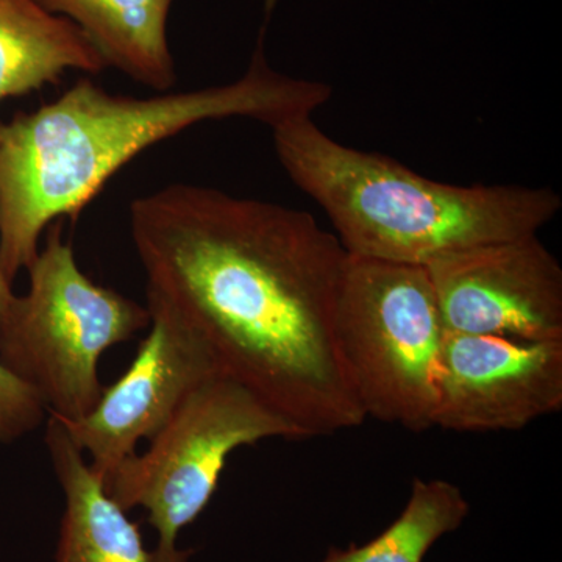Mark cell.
Listing matches in <instances>:
<instances>
[{"label": "cell", "instance_id": "obj_1", "mask_svg": "<svg viewBox=\"0 0 562 562\" xmlns=\"http://www.w3.org/2000/svg\"><path fill=\"white\" fill-rule=\"evenodd\" d=\"M147 294L210 347L221 373L303 439L364 424L339 344L347 251L312 214L173 183L131 203Z\"/></svg>", "mask_w": 562, "mask_h": 562}, {"label": "cell", "instance_id": "obj_12", "mask_svg": "<svg viewBox=\"0 0 562 562\" xmlns=\"http://www.w3.org/2000/svg\"><path fill=\"white\" fill-rule=\"evenodd\" d=\"M103 69L101 54L76 24L36 0H0V103L58 83L66 70Z\"/></svg>", "mask_w": 562, "mask_h": 562}, {"label": "cell", "instance_id": "obj_3", "mask_svg": "<svg viewBox=\"0 0 562 562\" xmlns=\"http://www.w3.org/2000/svg\"><path fill=\"white\" fill-rule=\"evenodd\" d=\"M292 183L324 210L350 257L427 266L446 255L538 235L560 214L552 188L442 183L346 146L313 117L272 128Z\"/></svg>", "mask_w": 562, "mask_h": 562}, {"label": "cell", "instance_id": "obj_15", "mask_svg": "<svg viewBox=\"0 0 562 562\" xmlns=\"http://www.w3.org/2000/svg\"><path fill=\"white\" fill-rule=\"evenodd\" d=\"M16 299L18 295L13 292V284L7 280L2 266H0V335L5 331L7 325H9Z\"/></svg>", "mask_w": 562, "mask_h": 562}, {"label": "cell", "instance_id": "obj_14", "mask_svg": "<svg viewBox=\"0 0 562 562\" xmlns=\"http://www.w3.org/2000/svg\"><path fill=\"white\" fill-rule=\"evenodd\" d=\"M49 412L38 392L0 360V443H13L46 424Z\"/></svg>", "mask_w": 562, "mask_h": 562}, {"label": "cell", "instance_id": "obj_6", "mask_svg": "<svg viewBox=\"0 0 562 562\" xmlns=\"http://www.w3.org/2000/svg\"><path fill=\"white\" fill-rule=\"evenodd\" d=\"M339 344L366 417L435 428L443 328L424 266L347 258Z\"/></svg>", "mask_w": 562, "mask_h": 562}, {"label": "cell", "instance_id": "obj_5", "mask_svg": "<svg viewBox=\"0 0 562 562\" xmlns=\"http://www.w3.org/2000/svg\"><path fill=\"white\" fill-rule=\"evenodd\" d=\"M268 439L297 441L303 435L241 383L214 373L103 487L125 512L146 509L157 531L151 562H188L192 552L179 549L181 531L205 512L228 458Z\"/></svg>", "mask_w": 562, "mask_h": 562}, {"label": "cell", "instance_id": "obj_9", "mask_svg": "<svg viewBox=\"0 0 562 562\" xmlns=\"http://www.w3.org/2000/svg\"><path fill=\"white\" fill-rule=\"evenodd\" d=\"M562 409V341L525 342L446 331L435 427L516 431Z\"/></svg>", "mask_w": 562, "mask_h": 562}, {"label": "cell", "instance_id": "obj_7", "mask_svg": "<svg viewBox=\"0 0 562 562\" xmlns=\"http://www.w3.org/2000/svg\"><path fill=\"white\" fill-rule=\"evenodd\" d=\"M424 268L446 331L562 341V268L538 235L457 251Z\"/></svg>", "mask_w": 562, "mask_h": 562}, {"label": "cell", "instance_id": "obj_13", "mask_svg": "<svg viewBox=\"0 0 562 562\" xmlns=\"http://www.w3.org/2000/svg\"><path fill=\"white\" fill-rule=\"evenodd\" d=\"M471 506L446 480H414L405 509L375 539L350 549H331L321 562H424L442 536L464 522Z\"/></svg>", "mask_w": 562, "mask_h": 562}, {"label": "cell", "instance_id": "obj_8", "mask_svg": "<svg viewBox=\"0 0 562 562\" xmlns=\"http://www.w3.org/2000/svg\"><path fill=\"white\" fill-rule=\"evenodd\" d=\"M149 333L116 383L87 416L63 422L99 479L150 441L199 384L220 373L210 347L168 303L147 294Z\"/></svg>", "mask_w": 562, "mask_h": 562}, {"label": "cell", "instance_id": "obj_2", "mask_svg": "<svg viewBox=\"0 0 562 562\" xmlns=\"http://www.w3.org/2000/svg\"><path fill=\"white\" fill-rule=\"evenodd\" d=\"M265 20L239 79L150 98L111 94L80 79L57 101L0 122V266L11 284L38 257L52 224L81 211L140 151L206 121L247 117L276 128L313 117L331 101V85L272 68Z\"/></svg>", "mask_w": 562, "mask_h": 562}, {"label": "cell", "instance_id": "obj_10", "mask_svg": "<svg viewBox=\"0 0 562 562\" xmlns=\"http://www.w3.org/2000/svg\"><path fill=\"white\" fill-rule=\"evenodd\" d=\"M46 446L65 497L55 562H151L138 525L106 494L63 422L50 414Z\"/></svg>", "mask_w": 562, "mask_h": 562}, {"label": "cell", "instance_id": "obj_4", "mask_svg": "<svg viewBox=\"0 0 562 562\" xmlns=\"http://www.w3.org/2000/svg\"><path fill=\"white\" fill-rule=\"evenodd\" d=\"M27 272V294L18 295L0 335V360L38 392L50 416L80 420L101 398L103 353L149 328V308L81 271L60 221Z\"/></svg>", "mask_w": 562, "mask_h": 562}, {"label": "cell", "instance_id": "obj_11", "mask_svg": "<svg viewBox=\"0 0 562 562\" xmlns=\"http://www.w3.org/2000/svg\"><path fill=\"white\" fill-rule=\"evenodd\" d=\"M47 13L83 32L105 61L144 87L166 92L177 83L168 38L173 0H36Z\"/></svg>", "mask_w": 562, "mask_h": 562}]
</instances>
